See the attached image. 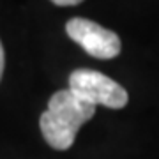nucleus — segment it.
<instances>
[{"label": "nucleus", "mask_w": 159, "mask_h": 159, "mask_svg": "<svg viewBox=\"0 0 159 159\" xmlns=\"http://www.w3.org/2000/svg\"><path fill=\"white\" fill-rule=\"evenodd\" d=\"M69 89L81 97L83 101L90 102L92 106L102 104L106 108H124L127 104V92L115 80L106 74L92 69H76L69 76Z\"/></svg>", "instance_id": "nucleus-2"}, {"label": "nucleus", "mask_w": 159, "mask_h": 159, "mask_svg": "<svg viewBox=\"0 0 159 159\" xmlns=\"http://www.w3.org/2000/svg\"><path fill=\"white\" fill-rule=\"evenodd\" d=\"M96 113V106L78 97L71 89L58 90L50 97L48 108L39 119L44 140L55 150L73 147L80 127Z\"/></svg>", "instance_id": "nucleus-1"}, {"label": "nucleus", "mask_w": 159, "mask_h": 159, "mask_svg": "<svg viewBox=\"0 0 159 159\" xmlns=\"http://www.w3.org/2000/svg\"><path fill=\"white\" fill-rule=\"evenodd\" d=\"M55 6H76L80 2H83V0H51Z\"/></svg>", "instance_id": "nucleus-4"}, {"label": "nucleus", "mask_w": 159, "mask_h": 159, "mask_svg": "<svg viewBox=\"0 0 159 159\" xmlns=\"http://www.w3.org/2000/svg\"><path fill=\"white\" fill-rule=\"evenodd\" d=\"M4 66H6V57H4V48H2V43H0V80H2V74H4Z\"/></svg>", "instance_id": "nucleus-5"}, {"label": "nucleus", "mask_w": 159, "mask_h": 159, "mask_svg": "<svg viewBox=\"0 0 159 159\" xmlns=\"http://www.w3.org/2000/svg\"><path fill=\"white\" fill-rule=\"evenodd\" d=\"M66 32L94 58H101V60L113 58L120 53L122 48L120 37L115 32L85 18L69 20L66 25Z\"/></svg>", "instance_id": "nucleus-3"}]
</instances>
